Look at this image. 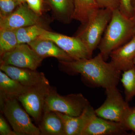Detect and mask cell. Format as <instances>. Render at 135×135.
<instances>
[{
  "instance_id": "6da1fadb",
  "label": "cell",
  "mask_w": 135,
  "mask_h": 135,
  "mask_svg": "<svg viewBox=\"0 0 135 135\" xmlns=\"http://www.w3.org/2000/svg\"><path fill=\"white\" fill-rule=\"evenodd\" d=\"M99 53L95 57L61 62L71 70L80 74L95 87L104 89L117 86L120 80L122 72L107 63Z\"/></svg>"
},
{
  "instance_id": "7a4b0ae2",
  "label": "cell",
  "mask_w": 135,
  "mask_h": 135,
  "mask_svg": "<svg viewBox=\"0 0 135 135\" xmlns=\"http://www.w3.org/2000/svg\"><path fill=\"white\" fill-rule=\"evenodd\" d=\"M134 28L132 18L126 16L119 8L112 11L110 21L98 47L105 61L112 51L123 46L133 38Z\"/></svg>"
},
{
  "instance_id": "3957f363",
  "label": "cell",
  "mask_w": 135,
  "mask_h": 135,
  "mask_svg": "<svg viewBox=\"0 0 135 135\" xmlns=\"http://www.w3.org/2000/svg\"><path fill=\"white\" fill-rule=\"evenodd\" d=\"M16 98L1 92V110L17 135H40V131L32 122L28 114L20 105Z\"/></svg>"
},
{
  "instance_id": "277c9868",
  "label": "cell",
  "mask_w": 135,
  "mask_h": 135,
  "mask_svg": "<svg viewBox=\"0 0 135 135\" xmlns=\"http://www.w3.org/2000/svg\"><path fill=\"white\" fill-rule=\"evenodd\" d=\"M89 101L82 94H73L61 95L50 87L45 100L43 114L59 112L71 116H80L89 105Z\"/></svg>"
},
{
  "instance_id": "5b68a950",
  "label": "cell",
  "mask_w": 135,
  "mask_h": 135,
  "mask_svg": "<svg viewBox=\"0 0 135 135\" xmlns=\"http://www.w3.org/2000/svg\"><path fill=\"white\" fill-rule=\"evenodd\" d=\"M112 11L108 9L100 8L90 17L83 25L77 35L85 44L90 53L98 47L102 36L110 21Z\"/></svg>"
},
{
  "instance_id": "8992f818",
  "label": "cell",
  "mask_w": 135,
  "mask_h": 135,
  "mask_svg": "<svg viewBox=\"0 0 135 135\" xmlns=\"http://www.w3.org/2000/svg\"><path fill=\"white\" fill-rule=\"evenodd\" d=\"M105 94V101L100 107L95 110V113L105 119L123 123L131 108L128 102L116 87L106 89Z\"/></svg>"
},
{
  "instance_id": "52a82bcc",
  "label": "cell",
  "mask_w": 135,
  "mask_h": 135,
  "mask_svg": "<svg viewBox=\"0 0 135 135\" xmlns=\"http://www.w3.org/2000/svg\"><path fill=\"white\" fill-rule=\"evenodd\" d=\"M49 83H44L28 87L17 98L27 113L37 123H40L43 114L45 100L49 94Z\"/></svg>"
},
{
  "instance_id": "ba28073f",
  "label": "cell",
  "mask_w": 135,
  "mask_h": 135,
  "mask_svg": "<svg viewBox=\"0 0 135 135\" xmlns=\"http://www.w3.org/2000/svg\"><path fill=\"white\" fill-rule=\"evenodd\" d=\"M1 56V65H8L33 70H36L43 60L27 44H18Z\"/></svg>"
},
{
  "instance_id": "9c48e42d",
  "label": "cell",
  "mask_w": 135,
  "mask_h": 135,
  "mask_svg": "<svg viewBox=\"0 0 135 135\" xmlns=\"http://www.w3.org/2000/svg\"><path fill=\"white\" fill-rule=\"evenodd\" d=\"M40 37L53 42L74 60L92 57V54L83 42L77 36L70 37L44 29Z\"/></svg>"
},
{
  "instance_id": "30bf717a",
  "label": "cell",
  "mask_w": 135,
  "mask_h": 135,
  "mask_svg": "<svg viewBox=\"0 0 135 135\" xmlns=\"http://www.w3.org/2000/svg\"><path fill=\"white\" fill-rule=\"evenodd\" d=\"M38 14L33 11L26 4H20L16 9L7 16L1 17V28L16 29L37 25Z\"/></svg>"
},
{
  "instance_id": "8fae6325",
  "label": "cell",
  "mask_w": 135,
  "mask_h": 135,
  "mask_svg": "<svg viewBox=\"0 0 135 135\" xmlns=\"http://www.w3.org/2000/svg\"><path fill=\"white\" fill-rule=\"evenodd\" d=\"M0 69L8 76L24 86L29 87L49 83L43 73L38 72L36 70L4 64L1 65Z\"/></svg>"
},
{
  "instance_id": "7c38bea8",
  "label": "cell",
  "mask_w": 135,
  "mask_h": 135,
  "mask_svg": "<svg viewBox=\"0 0 135 135\" xmlns=\"http://www.w3.org/2000/svg\"><path fill=\"white\" fill-rule=\"evenodd\" d=\"M127 131L122 123L105 119L95 114L88 124L82 135H128Z\"/></svg>"
},
{
  "instance_id": "4fadbf2b",
  "label": "cell",
  "mask_w": 135,
  "mask_h": 135,
  "mask_svg": "<svg viewBox=\"0 0 135 135\" xmlns=\"http://www.w3.org/2000/svg\"><path fill=\"white\" fill-rule=\"evenodd\" d=\"M109 57L111 58L110 63L118 71L124 72L134 67L135 36L127 43L112 51Z\"/></svg>"
},
{
  "instance_id": "5bb4252c",
  "label": "cell",
  "mask_w": 135,
  "mask_h": 135,
  "mask_svg": "<svg viewBox=\"0 0 135 135\" xmlns=\"http://www.w3.org/2000/svg\"><path fill=\"white\" fill-rule=\"evenodd\" d=\"M62 120L66 135H82L91 119L95 115V110L89 105L80 116H71L55 112Z\"/></svg>"
},
{
  "instance_id": "9a60e30c",
  "label": "cell",
  "mask_w": 135,
  "mask_h": 135,
  "mask_svg": "<svg viewBox=\"0 0 135 135\" xmlns=\"http://www.w3.org/2000/svg\"><path fill=\"white\" fill-rule=\"evenodd\" d=\"M27 44L43 59L52 57L61 61L74 60L67 53L50 40L39 37Z\"/></svg>"
},
{
  "instance_id": "2e32d148",
  "label": "cell",
  "mask_w": 135,
  "mask_h": 135,
  "mask_svg": "<svg viewBox=\"0 0 135 135\" xmlns=\"http://www.w3.org/2000/svg\"><path fill=\"white\" fill-rule=\"evenodd\" d=\"M40 123L41 135H66L62 120L55 112L44 113Z\"/></svg>"
},
{
  "instance_id": "e0dca14e",
  "label": "cell",
  "mask_w": 135,
  "mask_h": 135,
  "mask_svg": "<svg viewBox=\"0 0 135 135\" xmlns=\"http://www.w3.org/2000/svg\"><path fill=\"white\" fill-rule=\"evenodd\" d=\"M74 9L73 19L81 22L82 25L88 22L91 16L100 9L95 0H73Z\"/></svg>"
},
{
  "instance_id": "ac0fdd59",
  "label": "cell",
  "mask_w": 135,
  "mask_h": 135,
  "mask_svg": "<svg viewBox=\"0 0 135 135\" xmlns=\"http://www.w3.org/2000/svg\"><path fill=\"white\" fill-rule=\"evenodd\" d=\"M27 88L13 80L1 70L0 71V90L1 93L17 98Z\"/></svg>"
},
{
  "instance_id": "d6986e66",
  "label": "cell",
  "mask_w": 135,
  "mask_h": 135,
  "mask_svg": "<svg viewBox=\"0 0 135 135\" xmlns=\"http://www.w3.org/2000/svg\"><path fill=\"white\" fill-rule=\"evenodd\" d=\"M44 29L37 25L15 29L18 44L30 43L40 37Z\"/></svg>"
},
{
  "instance_id": "ffe728a7",
  "label": "cell",
  "mask_w": 135,
  "mask_h": 135,
  "mask_svg": "<svg viewBox=\"0 0 135 135\" xmlns=\"http://www.w3.org/2000/svg\"><path fill=\"white\" fill-rule=\"evenodd\" d=\"M15 29L1 28L0 54L1 56L12 50L18 45Z\"/></svg>"
},
{
  "instance_id": "44dd1931",
  "label": "cell",
  "mask_w": 135,
  "mask_h": 135,
  "mask_svg": "<svg viewBox=\"0 0 135 135\" xmlns=\"http://www.w3.org/2000/svg\"><path fill=\"white\" fill-rule=\"evenodd\" d=\"M120 81L124 89L125 99L128 103L135 97V66L123 72Z\"/></svg>"
},
{
  "instance_id": "7402d4cb",
  "label": "cell",
  "mask_w": 135,
  "mask_h": 135,
  "mask_svg": "<svg viewBox=\"0 0 135 135\" xmlns=\"http://www.w3.org/2000/svg\"><path fill=\"white\" fill-rule=\"evenodd\" d=\"M49 3L57 13L67 20L73 19V0H48Z\"/></svg>"
},
{
  "instance_id": "603a6c76",
  "label": "cell",
  "mask_w": 135,
  "mask_h": 135,
  "mask_svg": "<svg viewBox=\"0 0 135 135\" xmlns=\"http://www.w3.org/2000/svg\"><path fill=\"white\" fill-rule=\"evenodd\" d=\"M19 5L16 0H0L1 17L7 16L14 11Z\"/></svg>"
},
{
  "instance_id": "cb8c5ba5",
  "label": "cell",
  "mask_w": 135,
  "mask_h": 135,
  "mask_svg": "<svg viewBox=\"0 0 135 135\" xmlns=\"http://www.w3.org/2000/svg\"><path fill=\"white\" fill-rule=\"evenodd\" d=\"M119 9L126 16L132 18L135 13V10L132 5V0H120Z\"/></svg>"
},
{
  "instance_id": "d4e9b609",
  "label": "cell",
  "mask_w": 135,
  "mask_h": 135,
  "mask_svg": "<svg viewBox=\"0 0 135 135\" xmlns=\"http://www.w3.org/2000/svg\"><path fill=\"white\" fill-rule=\"evenodd\" d=\"M122 124L127 130H131L135 133V110L133 107H131Z\"/></svg>"
},
{
  "instance_id": "484cf974",
  "label": "cell",
  "mask_w": 135,
  "mask_h": 135,
  "mask_svg": "<svg viewBox=\"0 0 135 135\" xmlns=\"http://www.w3.org/2000/svg\"><path fill=\"white\" fill-rule=\"evenodd\" d=\"M100 8L108 9L113 11L119 9L120 0H95Z\"/></svg>"
},
{
  "instance_id": "4316f807",
  "label": "cell",
  "mask_w": 135,
  "mask_h": 135,
  "mask_svg": "<svg viewBox=\"0 0 135 135\" xmlns=\"http://www.w3.org/2000/svg\"><path fill=\"white\" fill-rule=\"evenodd\" d=\"M0 135H17L14 131L11 130L7 122L1 115L0 116Z\"/></svg>"
},
{
  "instance_id": "83f0119b",
  "label": "cell",
  "mask_w": 135,
  "mask_h": 135,
  "mask_svg": "<svg viewBox=\"0 0 135 135\" xmlns=\"http://www.w3.org/2000/svg\"><path fill=\"white\" fill-rule=\"evenodd\" d=\"M29 8L37 14H40L42 8V0H27Z\"/></svg>"
},
{
  "instance_id": "f1b7e54d",
  "label": "cell",
  "mask_w": 135,
  "mask_h": 135,
  "mask_svg": "<svg viewBox=\"0 0 135 135\" xmlns=\"http://www.w3.org/2000/svg\"><path fill=\"white\" fill-rule=\"evenodd\" d=\"M16 1L19 3V5H20L26 2L27 0H16Z\"/></svg>"
},
{
  "instance_id": "f546056e",
  "label": "cell",
  "mask_w": 135,
  "mask_h": 135,
  "mask_svg": "<svg viewBox=\"0 0 135 135\" xmlns=\"http://www.w3.org/2000/svg\"><path fill=\"white\" fill-rule=\"evenodd\" d=\"M132 18L133 19V21H134V23L135 24L134 31V35H133V36H135V13L134 16H133L132 17Z\"/></svg>"
},
{
  "instance_id": "4dcf8cb0",
  "label": "cell",
  "mask_w": 135,
  "mask_h": 135,
  "mask_svg": "<svg viewBox=\"0 0 135 135\" xmlns=\"http://www.w3.org/2000/svg\"><path fill=\"white\" fill-rule=\"evenodd\" d=\"M132 5L135 10V0H132Z\"/></svg>"
},
{
  "instance_id": "1f68e13d",
  "label": "cell",
  "mask_w": 135,
  "mask_h": 135,
  "mask_svg": "<svg viewBox=\"0 0 135 135\" xmlns=\"http://www.w3.org/2000/svg\"><path fill=\"white\" fill-rule=\"evenodd\" d=\"M133 63H134V65L135 66V57L134 59V60H133Z\"/></svg>"
},
{
  "instance_id": "d6a6232c",
  "label": "cell",
  "mask_w": 135,
  "mask_h": 135,
  "mask_svg": "<svg viewBox=\"0 0 135 135\" xmlns=\"http://www.w3.org/2000/svg\"><path fill=\"white\" fill-rule=\"evenodd\" d=\"M133 108H134V109L135 110V107H133Z\"/></svg>"
}]
</instances>
